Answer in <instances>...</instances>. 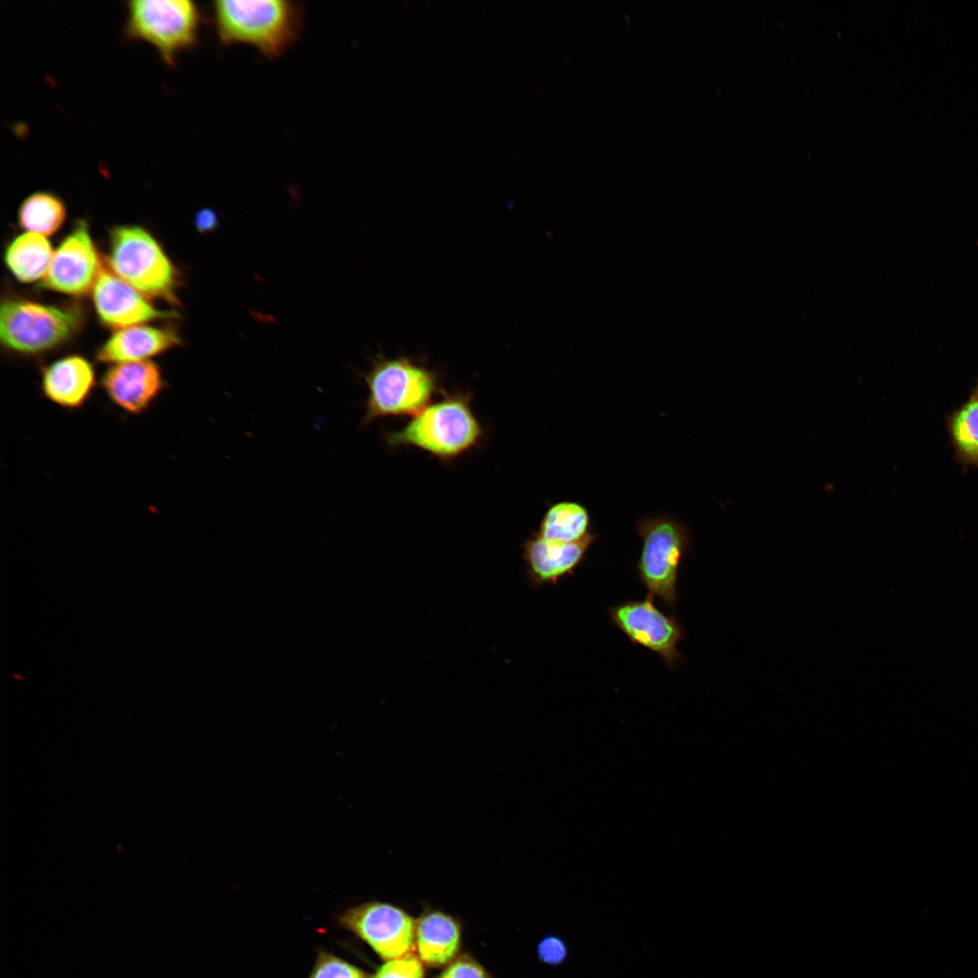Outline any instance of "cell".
I'll return each instance as SVG.
<instances>
[{
	"mask_svg": "<svg viewBox=\"0 0 978 978\" xmlns=\"http://www.w3.org/2000/svg\"><path fill=\"white\" fill-rule=\"evenodd\" d=\"M96 385L92 364L79 355L59 359L44 367L41 374V390L53 405L76 411L83 408Z\"/></svg>",
	"mask_w": 978,
	"mask_h": 978,
	"instance_id": "14",
	"label": "cell"
},
{
	"mask_svg": "<svg viewBox=\"0 0 978 978\" xmlns=\"http://www.w3.org/2000/svg\"><path fill=\"white\" fill-rule=\"evenodd\" d=\"M611 623L633 644L658 655L670 669L683 660L677 650L686 630L675 616L660 610L654 596L642 600H625L608 609Z\"/></svg>",
	"mask_w": 978,
	"mask_h": 978,
	"instance_id": "8",
	"label": "cell"
},
{
	"mask_svg": "<svg viewBox=\"0 0 978 978\" xmlns=\"http://www.w3.org/2000/svg\"><path fill=\"white\" fill-rule=\"evenodd\" d=\"M66 208L63 202L49 192L28 196L18 209V222L26 232L43 236L54 234L63 224Z\"/></svg>",
	"mask_w": 978,
	"mask_h": 978,
	"instance_id": "19",
	"label": "cell"
},
{
	"mask_svg": "<svg viewBox=\"0 0 978 978\" xmlns=\"http://www.w3.org/2000/svg\"><path fill=\"white\" fill-rule=\"evenodd\" d=\"M599 538L590 532L586 538L573 542L546 540L537 532L523 544V559L532 583L539 588L556 584L566 575L573 573Z\"/></svg>",
	"mask_w": 978,
	"mask_h": 978,
	"instance_id": "13",
	"label": "cell"
},
{
	"mask_svg": "<svg viewBox=\"0 0 978 978\" xmlns=\"http://www.w3.org/2000/svg\"><path fill=\"white\" fill-rule=\"evenodd\" d=\"M949 431L957 455L978 466V393L952 415Z\"/></svg>",
	"mask_w": 978,
	"mask_h": 978,
	"instance_id": "20",
	"label": "cell"
},
{
	"mask_svg": "<svg viewBox=\"0 0 978 978\" xmlns=\"http://www.w3.org/2000/svg\"><path fill=\"white\" fill-rule=\"evenodd\" d=\"M309 978H370L357 966L328 952L320 951Z\"/></svg>",
	"mask_w": 978,
	"mask_h": 978,
	"instance_id": "21",
	"label": "cell"
},
{
	"mask_svg": "<svg viewBox=\"0 0 978 978\" xmlns=\"http://www.w3.org/2000/svg\"><path fill=\"white\" fill-rule=\"evenodd\" d=\"M368 388L361 427L387 417H414L437 389L433 371L406 357L379 359L364 375Z\"/></svg>",
	"mask_w": 978,
	"mask_h": 978,
	"instance_id": "3",
	"label": "cell"
},
{
	"mask_svg": "<svg viewBox=\"0 0 978 978\" xmlns=\"http://www.w3.org/2000/svg\"><path fill=\"white\" fill-rule=\"evenodd\" d=\"M217 224L215 213L209 209L201 210L196 217V225L201 232L213 230Z\"/></svg>",
	"mask_w": 978,
	"mask_h": 978,
	"instance_id": "25",
	"label": "cell"
},
{
	"mask_svg": "<svg viewBox=\"0 0 978 978\" xmlns=\"http://www.w3.org/2000/svg\"><path fill=\"white\" fill-rule=\"evenodd\" d=\"M372 978H425L423 962L417 955L409 952L398 958L388 960L377 970Z\"/></svg>",
	"mask_w": 978,
	"mask_h": 978,
	"instance_id": "22",
	"label": "cell"
},
{
	"mask_svg": "<svg viewBox=\"0 0 978 978\" xmlns=\"http://www.w3.org/2000/svg\"><path fill=\"white\" fill-rule=\"evenodd\" d=\"M110 265L118 277L143 295L177 302V272L157 242L144 228L116 226L110 235Z\"/></svg>",
	"mask_w": 978,
	"mask_h": 978,
	"instance_id": "6",
	"label": "cell"
},
{
	"mask_svg": "<svg viewBox=\"0 0 978 978\" xmlns=\"http://www.w3.org/2000/svg\"><path fill=\"white\" fill-rule=\"evenodd\" d=\"M537 954L543 964L557 965L565 961L568 948L566 943L559 936L548 935L538 944Z\"/></svg>",
	"mask_w": 978,
	"mask_h": 978,
	"instance_id": "24",
	"label": "cell"
},
{
	"mask_svg": "<svg viewBox=\"0 0 978 978\" xmlns=\"http://www.w3.org/2000/svg\"><path fill=\"white\" fill-rule=\"evenodd\" d=\"M590 515L588 509L574 501H561L546 510L537 532L542 538L558 542H573L590 533Z\"/></svg>",
	"mask_w": 978,
	"mask_h": 978,
	"instance_id": "18",
	"label": "cell"
},
{
	"mask_svg": "<svg viewBox=\"0 0 978 978\" xmlns=\"http://www.w3.org/2000/svg\"><path fill=\"white\" fill-rule=\"evenodd\" d=\"M101 384L114 406L135 416L147 412L166 388L160 368L151 360L113 364Z\"/></svg>",
	"mask_w": 978,
	"mask_h": 978,
	"instance_id": "11",
	"label": "cell"
},
{
	"mask_svg": "<svg viewBox=\"0 0 978 978\" xmlns=\"http://www.w3.org/2000/svg\"><path fill=\"white\" fill-rule=\"evenodd\" d=\"M96 312L101 321L119 329L177 314L156 309L144 295L110 272L101 270L92 289Z\"/></svg>",
	"mask_w": 978,
	"mask_h": 978,
	"instance_id": "12",
	"label": "cell"
},
{
	"mask_svg": "<svg viewBox=\"0 0 978 978\" xmlns=\"http://www.w3.org/2000/svg\"><path fill=\"white\" fill-rule=\"evenodd\" d=\"M180 343L179 336L172 330L134 325L114 332L98 350L96 358L112 365L149 360Z\"/></svg>",
	"mask_w": 978,
	"mask_h": 978,
	"instance_id": "15",
	"label": "cell"
},
{
	"mask_svg": "<svg viewBox=\"0 0 978 978\" xmlns=\"http://www.w3.org/2000/svg\"><path fill=\"white\" fill-rule=\"evenodd\" d=\"M126 33L155 47L168 65L179 53L197 43L200 13L189 0H133L128 2Z\"/></svg>",
	"mask_w": 978,
	"mask_h": 978,
	"instance_id": "7",
	"label": "cell"
},
{
	"mask_svg": "<svg viewBox=\"0 0 978 978\" xmlns=\"http://www.w3.org/2000/svg\"><path fill=\"white\" fill-rule=\"evenodd\" d=\"M436 978H490L476 961L467 955L454 960Z\"/></svg>",
	"mask_w": 978,
	"mask_h": 978,
	"instance_id": "23",
	"label": "cell"
},
{
	"mask_svg": "<svg viewBox=\"0 0 978 978\" xmlns=\"http://www.w3.org/2000/svg\"><path fill=\"white\" fill-rule=\"evenodd\" d=\"M53 254L51 244L45 236L26 232L9 244L5 261L18 281L33 283L44 278Z\"/></svg>",
	"mask_w": 978,
	"mask_h": 978,
	"instance_id": "17",
	"label": "cell"
},
{
	"mask_svg": "<svg viewBox=\"0 0 978 978\" xmlns=\"http://www.w3.org/2000/svg\"><path fill=\"white\" fill-rule=\"evenodd\" d=\"M101 270L88 225L81 220L53 252L41 286L67 294L82 295L93 289Z\"/></svg>",
	"mask_w": 978,
	"mask_h": 978,
	"instance_id": "10",
	"label": "cell"
},
{
	"mask_svg": "<svg viewBox=\"0 0 978 978\" xmlns=\"http://www.w3.org/2000/svg\"><path fill=\"white\" fill-rule=\"evenodd\" d=\"M483 436L470 396L455 393L429 404L400 429L389 432V446H412L441 460H451L477 446Z\"/></svg>",
	"mask_w": 978,
	"mask_h": 978,
	"instance_id": "1",
	"label": "cell"
},
{
	"mask_svg": "<svg viewBox=\"0 0 978 978\" xmlns=\"http://www.w3.org/2000/svg\"><path fill=\"white\" fill-rule=\"evenodd\" d=\"M637 532L642 539L637 575L649 594L673 609L677 604L679 567L691 544L688 528L671 516L657 514L639 519Z\"/></svg>",
	"mask_w": 978,
	"mask_h": 978,
	"instance_id": "5",
	"label": "cell"
},
{
	"mask_svg": "<svg viewBox=\"0 0 978 978\" xmlns=\"http://www.w3.org/2000/svg\"><path fill=\"white\" fill-rule=\"evenodd\" d=\"M213 11L223 43L250 44L270 58L283 53L301 28V8L290 1L222 0L214 3Z\"/></svg>",
	"mask_w": 978,
	"mask_h": 978,
	"instance_id": "2",
	"label": "cell"
},
{
	"mask_svg": "<svg viewBox=\"0 0 978 978\" xmlns=\"http://www.w3.org/2000/svg\"><path fill=\"white\" fill-rule=\"evenodd\" d=\"M339 920L386 961L409 953L415 945L416 921L391 904L368 902L348 909Z\"/></svg>",
	"mask_w": 978,
	"mask_h": 978,
	"instance_id": "9",
	"label": "cell"
},
{
	"mask_svg": "<svg viewBox=\"0 0 978 978\" xmlns=\"http://www.w3.org/2000/svg\"><path fill=\"white\" fill-rule=\"evenodd\" d=\"M460 943L461 928L451 916L428 910L416 922L417 956L427 965L441 966L450 962L458 952Z\"/></svg>",
	"mask_w": 978,
	"mask_h": 978,
	"instance_id": "16",
	"label": "cell"
},
{
	"mask_svg": "<svg viewBox=\"0 0 978 978\" xmlns=\"http://www.w3.org/2000/svg\"><path fill=\"white\" fill-rule=\"evenodd\" d=\"M976 393H978V386H977V391H976Z\"/></svg>",
	"mask_w": 978,
	"mask_h": 978,
	"instance_id": "26",
	"label": "cell"
},
{
	"mask_svg": "<svg viewBox=\"0 0 978 978\" xmlns=\"http://www.w3.org/2000/svg\"><path fill=\"white\" fill-rule=\"evenodd\" d=\"M82 323V312L73 307L19 298H6L1 304V341L18 354L37 355L51 350L71 339Z\"/></svg>",
	"mask_w": 978,
	"mask_h": 978,
	"instance_id": "4",
	"label": "cell"
}]
</instances>
